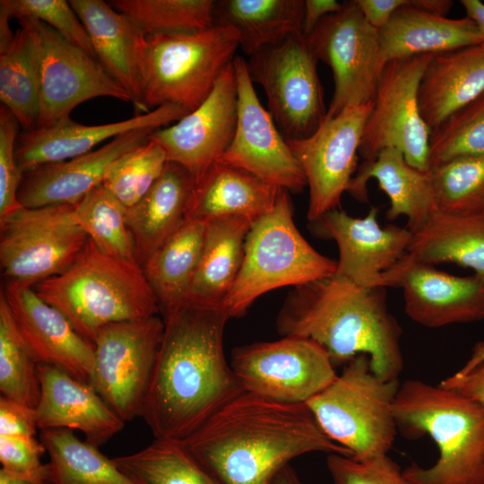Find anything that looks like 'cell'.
Returning <instances> with one entry per match:
<instances>
[{
  "label": "cell",
  "mask_w": 484,
  "mask_h": 484,
  "mask_svg": "<svg viewBox=\"0 0 484 484\" xmlns=\"http://www.w3.org/2000/svg\"><path fill=\"white\" fill-rule=\"evenodd\" d=\"M142 417L157 439L183 441L244 393L223 351L222 307L184 304L166 315Z\"/></svg>",
  "instance_id": "cell-1"
},
{
  "label": "cell",
  "mask_w": 484,
  "mask_h": 484,
  "mask_svg": "<svg viewBox=\"0 0 484 484\" xmlns=\"http://www.w3.org/2000/svg\"><path fill=\"white\" fill-rule=\"evenodd\" d=\"M180 442L220 484H272L291 460L312 452L352 457L326 436L306 403L246 392Z\"/></svg>",
  "instance_id": "cell-2"
},
{
  "label": "cell",
  "mask_w": 484,
  "mask_h": 484,
  "mask_svg": "<svg viewBox=\"0 0 484 484\" xmlns=\"http://www.w3.org/2000/svg\"><path fill=\"white\" fill-rule=\"evenodd\" d=\"M276 329L282 337L314 341L334 367L365 354L383 380H399L403 368L402 331L388 309L384 287H361L335 274L293 287Z\"/></svg>",
  "instance_id": "cell-3"
},
{
  "label": "cell",
  "mask_w": 484,
  "mask_h": 484,
  "mask_svg": "<svg viewBox=\"0 0 484 484\" xmlns=\"http://www.w3.org/2000/svg\"><path fill=\"white\" fill-rule=\"evenodd\" d=\"M397 430L411 439L426 434L439 451L428 468L402 470L411 484H484V409L454 390L419 379L400 384L393 405Z\"/></svg>",
  "instance_id": "cell-4"
},
{
  "label": "cell",
  "mask_w": 484,
  "mask_h": 484,
  "mask_svg": "<svg viewBox=\"0 0 484 484\" xmlns=\"http://www.w3.org/2000/svg\"><path fill=\"white\" fill-rule=\"evenodd\" d=\"M33 289L91 343L105 325L160 313L143 268L103 254L90 238L70 268Z\"/></svg>",
  "instance_id": "cell-5"
},
{
  "label": "cell",
  "mask_w": 484,
  "mask_h": 484,
  "mask_svg": "<svg viewBox=\"0 0 484 484\" xmlns=\"http://www.w3.org/2000/svg\"><path fill=\"white\" fill-rule=\"evenodd\" d=\"M336 268L337 261L317 252L298 231L283 189L274 207L252 224L240 271L222 307L230 318L240 317L264 293L330 278Z\"/></svg>",
  "instance_id": "cell-6"
},
{
  "label": "cell",
  "mask_w": 484,
  "mask_h": 484,
  "mask_svg": "<svg viewBox=\"0 0 484 484\" xmlns=\"http://www.w3.org/2000/svg\"><path fill=\"white\" fill-rule=\"evenodd\" d=\"M399 380L385 381L370 367L368 356L349 361L341 375L306 404L318 425L358 461L387 454L397 426L393 405Z\"/></svg>",
  "instance_id": "cell-7"
},
{
  "label": "cell",
  "mask_w": 484,
  "mask_h": 484,
  "mask_svg": "<svg viewBox=\"0 0 484 484\" xmlns=\"http://www.w3.org/2000/svg\"><path fill=\"white\" fill-rule=\"evenodd\" d=\"M239 47L237 31L212 25L182 33L146 36L143 103L147 111L174 104L189 113L208 98Z\"/></svg>",
  "instance_id": "cell-8"
},
{
  "label": "cell",
  "mask_w": 484,
  "mask_h": 484,
  "mask_svg": "<svg viewBox=\"0 0 484 484\" xmlns=\"http://www.w3.org/2000/svg\"><path fill=\"white\" fill-rule=\"evenodd\" d=\"M88 241L74 205L20 206L0 217L2 274L33 288L70 268Z\"/></svg>",
  "instance_id": "cell-9"
},
{
  "label": "cell",
  "mask_w": 484,
  "mask_h": 484,
  "mask_svg": "<svg viewBox=\"0 0 484 484\" xmlns=\"http://www.w3.org/2000/svg\"><path fill=\"white\" fill-rule=\"evenodd\" d=\"M317 62L302 33L264 47L246 62L251 81L264 89L268 112L286 140L310 136L325 119Z\"/></svg>",
  "instance_id": "cell-10"
},
{
  "label": "cell",
  "mask_w": 484,
  "mask_h": 484,
  "mask_svg": "<svg viewBox=\"0 0 484 484\" xmlns=\"http://www.w3.org/2000/svg\"><path fill=\"white\" fill-rule=\"evenodd\" d=\"M164 328L156 315L109 324L97 333L89 383L125 422L142 417Z\"/></svg>",
  "instance_id": "cell-11"
},
{
  "label": "cell",
  "mask_w": 484,
  "mask_h": 484,
  "mask_svg": "<svg viewBox=\"0 0 484 484\" xmlns=\"http://www.w3.org/2000/svg\"><path fill=\"white\" fill-rule=\"evenodd\" d=\"M434 55L404 56L385 65L359 148L364 160L394 148L411 167L428 170L431 131L420 114L419 88Z\"/></svg>",
  "instance_id": "cell-12"
},
{
  "label": "cell",
  "mask_w": 484,
  "mask_h": 484,
  "mask_svg": "<svg viewBox=\"0 0 484 484\" xmlns=\"http://www.w3.org/2000/svg\"><path fill=\"white\" fill-rule=\"evenodd\" d=\"M229 365L245 392L285 404L307 403L338 375L325 350L302 337L237 347Z\"/></svg>",
  "instance_id": "cell-13"
},
{
  "label": "cell",
  "mask_w": 484,
  "mask_h": 484,
  "mask_svg": "<svg viewBox=\"0 0 484 484\" xmlns=\"http://www.w3.org/2000/svg\"><path fill=\"white\" fill-rule=\"evenodd\" d=\"M311 51L332 71L334 90L325 118L351 105L373 102L385 63L377 30L365 19L356 0L324 17L307 36Z\"/></svg>",
  "instance_id": "cell-14"
},
{
  "label": "cell",
  "mask_w": 484,
  "mask_h": 484,
  "mask_svg": "<svg viewBox=\"0 0 484 484\" xmlns=\"http://www.w3.org/2000/svg\"><path fill=\"white\" fill-rule=\"evenodd\" d=\"M28 21L36 38L39 58L37 127L70 118L74 108L94 98L111 97L131 102L129 94L95 57L67 41L46 23Z\"/></svg>",
  "instance_id": "cell-15"
},
{
  "label": "cell",
  "mask_w": 484,
  "mask_h": 484,
  "mask_svg": "<svg viewBox=\"0 0 484 484\" xmlns=\"http://www.w3.org/2000/svg\"><path fill=\"white\" fill-rule=\"evenodd\" d=\"M372 105L348 106L335 117L325 118L310 136L286 140L306 176L310 222L340 206L359 168V148Z\"/></svg>",
  "instance_id": "cell-16"
},
{
  "label": "cell",
  "mask_w": 484,
  "mask_h": 484,
  "mask_svg": "<svg viewBox=\"0 0 484 484\" xmlns=\"http://www.w3.org/2000/svg\"><path fill=\"white\" fill-rule=\"evenodd\" d=\"M238 89V119L234 138L219 159L241 168L281 189L300 193L306 176L286 139L261 105L251 81L246 61H233Z\"/></svg>",
  "instance_id": "cell-17"
},
{
  "label": "cell",
  "mask_w": 484,
  "mask_h": 484,
  "mask_svg": "<svg viewBox=\"0 0 484 484\" xmlns=\"http://www.w3.org/2000/svg\"><path fill=\"white\" fill-rule=\"evenodd\" d=\"M381 287L402 288L404 310L428 328L484 319V282L476 275L457 276L419 262L406 253L381 277Z\"/></svg>",
  "instance_id": "cell-18"
},
{
  "label": "cell",
  "mask_w": 484,
  "mask_h": 484,
  "mask_svg": "<svg viewBox=\"0 0 484 484\" xmlns=\"http://www.w3.org/2000/svg\"><path fill=\"white\" fill-rule=\"evenodd\" d=\"M238 119V89L233 63L208 98L175 125L158 129L149 140L159 143L168 161L178 163L195 183L230 145Z\"/></svg>",
  "instance_id": "cell-19"
},
{
  "label": "cell",
  "mask_w": 484,
  "mask_h": 484,
  "mask_svg": "<svg viewBox=\"0 0 484 484\" xmlns=\"http://www.w3.org/2000/svg\"><path fill=\"white\" fill-rule=\"evenodd\" d=\"M377 212L372 206L365 217L355 218L337 208L312 222L317 234L338 246L335 275L366 288L381 287L382 275L408 252L413 236L406 227H382Z\"/></svg>",
  "instance_id": "cell-20"
},
{
  "label": "cell",
  "mask_w": 484,
  "mask_h": 484,
  "mask_svg": "<svg viewBox=\"0 0 484 484\" xmlns=\"http://www.w3.org/2000/svg\"><path fill=\"white\" fill-rule=\"evenodd\" d=\"M1 293L37 363L58 367L89 383L94 344L78 333L65 315L44 301L32 287L4 282Z\"/></svg>",
  "instance_id": "cell-21"
},
{
  "label": "cell",
  "mask_w": 484,
  "mask_h": 484,
  "mask_svg": "<svg viewBox=\"0 0 484 484\" xmlns=\"http://www.w3.org/2000/svg\"><path fill=\"white\" fill-rule=\"evenodd\" d=\"M151 128L131 131L83 155L39 166L22 175L18 202L22 207L77 204L103 183L109 167L125 152L145 143Z\"/></svg>",
  "instance_id": "cell-22"
},
{
  "label": "cell",
  "mask_w": 484,
  "mask_h": 484,
  "mask_svg": "<svg viewBox=\"0 0 484 484\" xmlns=\"http://www.w3.org/2000/svg\"><path fill=\"white\" fill-rule=\"evenodd\" d=\"M188 113L180 106L164 104L119 122L86 125L70 117L49 126L22 131L16 143L18 167L23 174L39 166L67 160L93 151L108 139L138 129L158 130Z\"/></svg>",
  "instance_id": "cell-23"
},
{
  "label": "cell",
  "mask_w": 484,
  "mask_h": 484,
  "mask_svg": "<svg viewBox=\"0 0 484 484\" xmlns=\"http://www.w3.org/2000/svg\"><path fill=\"white\" fill-rule=\"evenodd\" d=\"M40 398L36 409L38 428L78 429L85 440L99 446L125 426L92 385L64 369L38 364Z\"/></svg>",
  "instance_id": "cell-24"
},
{
  "label": "cell",
  "mask_w": 484,
  "mask_h": 484,
  "mask_svg": "<svg viewBox=\"0 0 484 484\" xmlns=\"http://www.w3.org/2000/svg\"><path fill=\"white\" fill-rule=\"evenodd\" d=\"M84 25L97 60L129 94L136 115L147 113L143 103L146 36L125 14L102 0H69Z\"/></svg>",
  "instance_id": "cell-25"
},
{
  "label": "cell",
  "mask_w": 484,
  "mask_h": 484,
  "mask_svg": "<svg viewBox=\"0 0 484 484\" xmlns=\"http://www.w3.org/2000/svg\"><path fill=\"white\" fill-rule=\"evenodd\" d=\"M282 190L241 168L217 160L195 183L186 219L205 224L243 217L254 223L274 207Z\"/></svg>",
  "instance_id": "cell-26"
},
{
  "label": "cell",
  "mask_w": 484,
  "mask_h": 484,
  "mask_svg": "<svg viewBox=\"0 0 484 484\" xmlns=\"http://www.w3.org/2000/svg\"><path fill=\"white\" fill-rule=\"evenodd\" d=\"M192 174L168 161L161 176L145 195L126 209V222L141 267L186 220L194 191Z\"/></svg>",
  "instance_id": "cell-27"
},
{
  "label": "cell",
  "mask_w": 484,
  "mask_h": 484,
  "mask_svg": "<svg viewBox=\"0 0 484 484\" xmlns=\"http://www.w3.org/2000/svg\"><path fill=\"white\" fill-rule=\"evenodd\" d=\"M375 178L390 200L386 218H407L406 228L415 233L436 212L428 171L411 167L397 149L382 150L372 160H364L351 178L347 193L362 203L368 202L367 184Z\"/></svg>",
  "instance_id": "cell-28"
},
{
  "label": "cell",
  "mask_w": 484,
  "mask_h": 484,
  "mask_svg": "<svg viewBox=\"0 0 484 484\" xmlns=\"http://www.w3.org/2000/svg\"><path fill=\"white\" fill-rule=\"evenodd\" d=\"M484 93V42L435 54L419 88L420 114L430 131Z\"/></svg>",
  "instance_id": "cell-29"
},
{
  "label": "cell",
  "mask_w": 484,
  "mask_h": 484,
  "mask_svg": "<svg viewBox=\"0 0 484 484\" xmlns=\"http://www.w3.org/2000/svg\"><path fill=\"white\" fill-rule=\"evenodd\" d=\"M384 62L420 54H438L484 42L468 16L451 19L418 8L409 0L377 30Z\"/></svg>",
  "instance_id": "cell-30"
},
{
  "label": "cell",
  "mask_w": 484,
  "mask_h": 484,
  "mask_svg": "<svg viewBox=\"0 0 484 484\" xmlns=\"http://www.w3.org/2000/svg\"><path fill=\"white\" fill-rule=\"evenodd\" d=\"M252 224L243 217L221 218L205 223L202 253L186 304L222 307L240 271L245 241Z\"/></svg>",
  "instance_id": "cell-31"
},
{
  "label": "cell",
  "mask_w": 484,
  "mask_h": 484,
  "mask_svg": "<svg viewBox=\"0 0 484 484\" xmlns=\"http://www.w3.org/2000/svg\"><path fill=\"white\" fill-rule=\"evenodd\" d=\"M304 0H219L213 25L230 27L242 50L251 56L293 34H303Z\"/></svg>",
  "instance_id": "cell-32"
},
{
  "label": "cell",
  "mask_w": 484,
  "mask_h": 484,
  "mask_svg": "<svg viewBox=\"0 0 484 484\" xmlns=\"http://www.w3.org/2000/svg\"><path fill=\"white\" fill-rule=\"evenodd\" d=\"M204 233V223L186 219L143 265L162 315L186 304Z\"/></svg>",
  "instance_id": "cell-33"
},
{
  "label": "cell",
  "mask_w": 484,
  "mask_h": 484,
  "mask_svg": "<svg viewBox=\"0 0 484 484\" xmlns=\"http://www.w3.org/2000/svg\"><path fill=\"white\" fill-rule=\"evenodd\" d=\"M408 254L428 264H456L469 267L484 282V218L436 212L412 233Z\"/></svg>",
  "instance_id": "cell-34"
},
{
  "label": "cell",
  "mask_w": 484,
  "mask_h": 484,
  "mask_svg": "<svg viewBox=\"0 0 484 484\" xmlns=\"http://www.w3.org/2000/svg\"><path fill=\"white\" fill-rule=\"evenodd\" d=\"M19 22L12 44L0 54V100L22 131H30L37 127L39 115V58L30 22Z\"/></svg>",
  "instance_id": "cell-35"
},
{
  "label": "cell",
  "mask_w": 484,
  "mask_h": 484,
  "mask_svg": "<svg viewBox=\"0 0 484 484\" xmlns=\"http://www.w3.org/2000/svg\"><path fill=\"white\" fill-rule=\"evenodd\" d=\"M40 441L49 454L55 484H134L99 446L80 440L73 429H42Z\"/></svg>",
  "instance_id": "cell-36"
},
{
  "label": "cell",
  "mask_w": 484,
  "mask_h": 484,
  "mask_svg": "<svg viewBox=\"0 0 484 484\" xmlns=\"http://www.w3.org/2000/svg\"><path fill=\"white\" fill-rule=\"evenodd\" d=\"M112 460L134 484H220L180 441L155 438L143 450Z\"/></svg>",
  "instance_id": "cell-37"
},
{
  "label": "cell",
  "mask_w": 484,
  "mask_h": 484,
  "mask_svg": "<svg viewBox=\"0 0 484 484\" xmlns=\"http://www.w3.org/2000/svg\"><path fill=\"white\" fill-rule=\"evenodd\" d=\"M428 175L436 212L484 218V156L432 166Z\"/></svg>",
  "instance_id": "cell-38"
},
{
  "label": "cell",
  "mask_w": 484,
  "mask_h": 484,
  "mask_svg": "<svg viewBox=\"0 0 484 484\" xmlns=\"http://www.w3.org/2000/svg\"><path fill=\"white\" fill-rule=\"evenodd\" d=\"M74 206L79 224L100 252L137 263L126 208L102 184Z\"/></svg>",
  "instance_id": "cell-39"
},
{
  "label": "cell",
  "mask_w": 484,
  "mask_h": 484,
  "mask_svg": "<svg viewBox=\"0 0 484 484\" xmlns=\"http://www.w3.org/2000/svg\"><path fill=\"white\" fill-rule=\"evenodd\" d=\"M38 363L18 331L0 293L1 396L37 409L40 398Z\"/></svg>",
  "instance_id": "cell-40"
},
{
  "label": "cell",
  "mask_w": 484,
  "mask_h": 484,
  "mask_svg": "<svg viewBox=\"0 0 484 484\" xmlns=\"http://www.w3.org/2000/svg\"><path fill=\"white\" fill-rule=\"evenodd\" d=\"M145 36L192 32L213 25V0H112Z\"/></svg>",
  "instance_id": "cell-41"
},
{
  "label": "cell",
  "mask_w": 484,
  "mask_h": 484,
  "mask_svg": "<svg viewBox=\"0 0 484 484\" xmlns=\"http://www.w3.org/2000/svg\"><path fill=\"white\" fill-rule=\"evenodd\" d=\"M480 156H484V93L431 130L429 139L430 167Z\"/></svg>",
  "instance_id": "cell-42"
},
{
  "label": "cell",
  "mask_w": 484,
  "mask_h": 484,
  "mask_svg": "<svg viewBox=\"0 0 484 484\" xmlns=\"http://www.w3.org/2000/svg\"><path fill=\"white\" fill-rule=\"evenodd\" d=\"M168 162L163 148L149 140L125 152L108 169L102 185L126 209L137 203L161 176Z\"/></svg>",
  "instance_id": "cell-43"
},
{
  "label": "cell",
  "mask_w": 484,
  "mask_h": 484,
  "mask_svg": "<svg viewBox=\"0 0 484 484\" xmlns=\"http://www.w3.org/2000/svg\"><path fill=\"white\" fill-rule=\"evenodd\" d=\"M0 6L11 19L38 20L46 23L67 41L96 58L90 36L69 1L1 0Z\"/></svg>",
  "instance_id": "cell-44"
},
{
  "label": "cell",
  "mask_w": 484,
  "mask_h": 484,
  "mask_svg": "<svg viewBox=\"0 0 484 484\" xmlns=\"http://www.w3.org/2000/svg\"><path fill=\"white\" fill-rule=\"evenodd\" d=\"M326 464L333 484H411L387 454L358 461L329 454Z\"/></svg>",
  "instance_id": "cell-45"
},
{
  "label": "cell",
  "mask_w": 484,
  "mask_h": 484,
  "mask_svg": "<svg viewBox=\"0 0 484 484\" xmlns=\"http://www.w3.org/2000/svg\"><path fill=\"white\" fill-rule=\"evenodd\" d=\"M21 125L13 113L0 105V217L20 207L17 194L22 179L15 156Z\"/></svg>",
  "instance_id": "cell-46"
},
{
  "label": "cell",
  "mask_w": 484,
  "mask_h": 484,
  "mask_svg": "<svg viewBox=\"0 0 484 484\" xmlns=\"http://www.w3.org/2000/svg\"><path fill=\"white\" fill-rule=\"evenodd\" d=\"M46 448L35 436H1L0 462L2 469L19 476H36L50 471L49 463H42Z\"/></svg>",
  "instance_id": "cell-47"
},
{
  "label": "cell",
  "mask_w": 484,
  "mask_h": 484,
  "mask_svg": "<svg viewBox=\"0 0 484 484\" xmlns=\"http://www.w3.org/2000/svg\"><path fill=\"white\" fill-rule=\"evenodd\" d=\"M38 428L36 409L0 397V435L35 436Z\"/></svg>",
  "instance_id": "cell-48"
},
{
  "label": "cell",
  "mask_w": 484,
  "mask_h": 484,
  "mask_svg": "<svg viewBox=\"0 0 484 484\" xmlns=\"http://www.w3.org/2000/svg\"><path fill=\"white\" fill-rule=\"evenodd\" d=\"M439 385L471 398L484 409V361L463 375L454 374Z\"/></svg>",
  "instance_id": "cell-49"
},
{
  "label": "cell",
  "mask_w": 484,
  "mask_h": 484,
  "mask_svg": "<svg viewBox=\"0 0 484 484\" xmlns=\"http://www.w3.org/2000/svg\"><path fill=\"white\" fill-rule=\"evenodd\" d=\"M367 22L375 29L384 26L401 6L409 0H356Z\"/></svg>",
  "instance_id": "cell-50"
},
{
  "label": "cell",
  "mask_w": 484,
  "mask_h": 484,
  "mask_svg": "<svg viewBox=\"0 0 484 484\" xmlns=\"http://www.w3.org/2000/svg\"><path fill=\"white\" fill-rule=\"evenodd\" d=\"M341 4L335 0H304L303 34L308 36L324 17L338 11Z\"/></svg>",
  "instance_id": "cell-51"
},
{
  "label": "cell",
  "mask_w": 484,
  "mask_h": 484,
  "mask_svg": "<svg viewBox=\"0 0 484 484\" xmlns=\"http://www.w3.org/2000/svg\"><path fill=\"white\" fill-rule=\"evenodd\" d=\"M51 467V466H50ZM0 484H55L50 471L36 476H19L0 470Z\"/></svg>",
  "instance_id": "cell-52"
},
{
  "label": "cell",
  "mask_w": 484,
  "mask_h": 484,
  "mask_svg": "<svg viewBox=\"0 0 484 484\" xmlns=\"http://www.w3.org/2000/svg\"><path fill=\"white\" fill-rule=\"evenodd\" d=\"M467 16L478 25L484 39V4L479 0H462Z\"/></svg>",
  "instance_id": "cell-53"
},
{
  "label": "cell",
  "mask_w": 484,
  "mask_h": 484,
  "mask_svg": "<svg viewBox=\"0 0 484 484\" xmlns=\"http://www.w3.org/2000/svg\"><path fill=\"white\" fill-rule=\"evenodd\" d=\"M413 5L429 13L445 16L453 5L449 0H411Z\"/></svg>",
  "instance_id": "cell-54"
},
{
  "label": "cell",
  "mask_w": 484,
  "mask_h": 484,
  "mask_svg": "<svg viewBox=\"0 0 484 484\" xmlns=\"http://www.w3.org/2000/svg\"><path fill=\"white\" fill-rule=\"evenodd\" d=\"M10 19L4 8L0 6V54L10 47L15 35L9 25Z\"/></svg>",
  "instance_id": "cell-55"
},
{
  "label": "cell",
  "mask_w": 484,
  "mask_h": 484,
  "mask_svg": "<svg viewBox=\"0 0 484 484\" xmlns=\"http://www.w3.org/2000/svg\"><path fill=\"white\" fill-rule=\"evenodd\" d=\"M483 361H484V341H479L473 346L471 354L469 359L465 362V364L462 367V368L459 369L454 374L463 375Z\"/></svg>",
  "instance_id": "cell-56"
},
{
  "label": "cell",
  "mask_w": 484,
  "mask_h": 484,
  "mask_svg": "<svg viewBox=\"0 0 484 484\" xmlns=\"http://www.w3.org/2000/svg\"><path fill=\"white\" fill-rule=\"evenodd\" d=\"M272 484H305L290 465L283 467L274 477Z\"/></svg>",
  "instance_id": "cell-57"
}]
</instances>
